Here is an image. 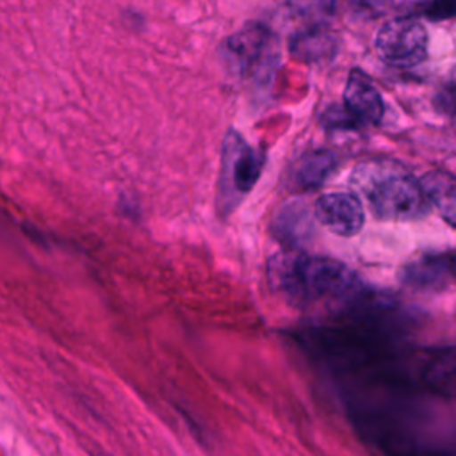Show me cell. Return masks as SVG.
Returning a JSON list of instances; mask_svg holds the SVG:
<instances>
[{
  "mask_svg": "<svg viewBox=\"0 0 456 456\" xmlns=\"http://www.w3.org/2000/svg\"><path fill=\"white\" fill-rule=\"evenodd\" d=\"M287 7L301 18L322 20L335 9V0H287Z\"/></svg>",
  "mask_w": 456,
  "mask_h": 456,
  "instance_id": "13",
  "label": "cell"
},
{
  "mask_svg": "<svg viewBox=\"0 0 456 456\" xmlns=\"http://www.w3.org/2000/svg\"><path fill=\"white\" fill-rule=\"evenodd\" d=\"M337 155L330 150H315L301 159L296 169V182L303 189L322 185L337 169Z\"/></svg>",
  "mask_w": 456,
  "mask_h": 456,
  "instance_id": "12",
  "label": "cell"
},
{
  "mask_svg": "<svg viewBox=\"0 0 456 456\" xmlns=\"http://www.w3.org/2000/svg\"><path fill=\"white\" fill-rule=\"evenodd\" d=\"M269 285L290 303H344L360 292L358 276L344 264L305 253H280L267 265Z\"/></svg>",
  "mask_w": 456,
  "mask_h": 456,
  "instance_id": "1",
  "label": "cell"
},
{
  "mask_svg": "<svg viewBox=\"0 0 456 456\" xmlns=\"http://www.w3.org/2000/svg\"><path fill=\"white\" fill-rule=\"evenodd\" d=\"M264 167V153L246 142L233 128L224 135L221 173H219V207L233 210L242 198L255 187Z\"/></svg>",
  "mask_w": 456,
  "mask_h": 456,
  "instance_id": "3",
  "label": "cell"
},
{
  "mask_svg": "<svg viewBox=\"0 0 456 456\" xmlns=\"http://www.w3.org/2000/svg\"><path fill=\"white\" fill-rule=\"evenodd\" d=\"M93 456H109V454H105L103 451H94V452H93Z\"/></svg>",
  "mask_w": 456,
  "mask_h": 456,
  "instance_id": "15",
  "label": "cell"
},
{
  "mask_svg": "<svg viewBox=\"0 0 456 456\" xmlns=\"http://www.w3.org/2000/svg\"><path fill=\"white\" fill-rule=\"evenodd\" d=\"M344 109L356 123L378 125L383 119V98L370 77L360 68L349 71L344 87Z\"/></svg>",
  "mask_w": 456,
  "mask_h": 456,
  "instance_id": "7",
  "label": "cell"
},
{
  "mask_svg": "<svg viewBox=\"0 0 456 456\" xmlns=\"http://www.w3.org/2000/svg\"><path fill=\"white\" fill-rule=\"evenodd\" d=\"M424 14L433 20L451 18L454 14V0H431V4L426 7Z\"/></svg>",
  "mask_w": 456,
  "mask_h": 456,
  "instance_id": "14",
  "label": "cell"
},
{
  "mask_svg": "<svg viewBox=\"0 0 456 456\" xmlns=\"http://www.w3.org/2000/svg\"><path fill=\"white\" fill-rule=\"evenodd\" d=\"M351 185L381 219L411 221L429 210L419 180L395 162L367 160L358 164L351 175Z\"/></svg>",
  "mask_w": 456,
  "mask_h": 456,
  "instance_id": "2",
  "label": "cell"
},
{
  "mask_svg": "<svg viewBox=\"0 0 456 456\" xmlns=\"http://www.w3.org/2000/svg\"><path fill=\"white\" fill-rule=\"evenodd\" d=\"M420 189L424 192L429 207H436L442 217L452 224L456 217V183L454 176L447 171H429L420 180Z\"/></svg>",
  "mask_w": 456,
  "mask_h": 456,
  "instance_id": "8",
  "label": "cell"
},
{
  "mask_svg": "<svg viewBox=\"0 0 456 456\" xmlns=\"http://www.w3.org/2000/svg\"><path fill=\"white\" fill-rule=\"evenodd\" d=\"M314 217L330 232L351 237L356 235L365 223L362 201L351 192L322 194L314 205Z\"/></svg>",
  "mask_w": 456,
  "mask_h": 456,
  "instance_id": "6",
  "label": "cell"
},
{
  "mask_svg": "<svg viewBox=\"0 0 456 456\" xmlns=\"http://www.w3.org/2000/svg\"><path fill=\"white\" fill-rule=\"evenodd\" d=\"M335 50H337V37L330 30L319 25L296 34L290 41V53L296 59L305 62L326 59L333 55Z\"/></svg>",
  "mask_w": 456,
  "mask_h": 456,
  "instance_id": "10",
  "label": "cell"
},
{
  "mask_svg": "<svg viewBox=\"0 0 456 456\" xmlns=\"http://www.w3.org/2000/svg\"><path fill=\"white\" fill-rule=\"evenodd\" d=\"M451 278V258L444 255L436 256H424L422 260L411 262L403 280L419 289H438L444 287V283Z\"/></svg>",
  "mask_w": 456,
  "mask_h": 456,
  "instance_id": "11",
  "label": "cell"
},
{
  "mask_svg": "<svg viewBox=\"0 0 456 456\" xmlns=\"http://www.w3.org/2000/svg\"><path fill=\"white\" fill-rule=\"evenodd\" d=\"M376 53L394 68H413L426 61L429 36L413 16H397L381 25L374 37Z\"/></svg>",
  "mask_w": 456,
  "mask_h": 456,
  "instance_id": "4",
  "label": "cell"
},
{
  "mask_svg": "<svg viewBox=\"0 0 456 456\" xmlns=\"http://www.w3.org/2000/svg\"><path fill=\"white\" fill-rule=\"evenodd\" d=\"M312 221H314V214H310L303 203L299 201L287 203L276 216L274 232L283 242L290 246H299L310 237Z\"/></svg>",
  "mask_w": 456,
  "mask_h": 456,
  "instance_id": "9",
  "label": "cell"
},
{
  "mask_svg": "<svg viewBox=\"0 0 456 456\" xmlns=\"http://www.w3.org/2000/svg\"><path fill=\"white\" fill-rule=\"evenodd\" d=\"M271 30L260 23H249L223 43V61L237 75H251L271 52Z\"/></svg>",
  "mask_w": 456,
  "mask_h": 456,
  "instance_id": "5",
  "label": "cell"
}]
</instances>
